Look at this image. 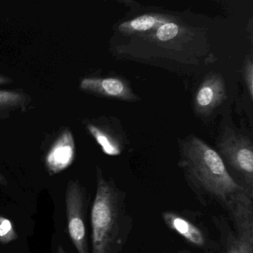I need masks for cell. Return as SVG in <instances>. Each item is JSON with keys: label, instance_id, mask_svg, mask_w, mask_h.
Returning <instances> with one entry per match:
<instances>
[{"label": "cell", "instance_id": "6da1fadb", "mask_svg": "<svg viewBox=\"0 0 253 253\" xmlns=\"http://www.w3.org/2000/svg\"><path fill=\"white\" fill-rule=\"evenodd\" d=\"M95 197L91 211L90 253H121L132 228L126 204V194L113 179H106L101 169H96Z\"/></svg>", "mask_w": 253, "mask_h": 253}, {"label": "cell", "instance_id": "7a4b0ae2", "mask_svg": "<svg viewBox=\"0 0 253 253\" xmlns=\"http://www.w3.org/2000/svg\"><path fill=\"white\" fill-rule=\"evenodd\" d=\"M180 164L194 184L226 204L243 189L230 175L220 155L195 135L180 143Z\"/></svg>", "mask_w": 253, "mask_h": 253}, {"label": "cell", "instance_id": "3957f363", "mask_svg": "<svg viewBox=\"0 0 253 253\" xmlns=\"http://www.w3.org/2000/svg\"><path fill=\"white\" fill-rule=\"evenodd\" d=\"M89 199L88 191L79 180L68 182L65 194L68 231L78 253H90L86 231Z\"/></svg>", "mask_w": 253, "mask_h": 253}, {"label": "cell", "instance_id": "277c9868", "mask_svg": "<svg viewBox=\"0 0 253 253\" xmlns=\"http://www.w3.org/2000/svg\"><path fill=\"white\" fill-rule=\"evenodd\" d=\"M228 164L242 175L247 187L253 186V147L248 137L232 129L223 132L217 143Z\"/></svg>", "mask_w": 253, "mask_h": 253}, {"label": "cell", "instance_id": "5b68a950", "mask_svg": "<svg viewBox=\"0 0 253 253\" xmlns=\"http://www.w3.org/2000/svg\"><path fill=\"white\" fill-rule=\"evenodd\" d=\"M42 161L51 176L69 168L75 158V141L69 127L61 126L42 142Z\"/></svg>", "mask_w": 253, "mask_h": 253}, {"label": "cell", "instance_id": "8992f818", "mask_svg": "<svg viewBox=\"0 0 253 253\" xmlns=\"http://www.w3.org/2000/svg\"><path fill=\"white\" fill-rule=\"evenodd\" d=\"M253 188L247 186L231 196L229 207L237 230V241L246 253H253Z\"/></svg>", "mask_w": 253, "mask_h": 253}, {"label": "cell", "instance_id": "52a82bcc", "mask_svg": "<svg viewBox=\"0 0 253 253\" xmlns=\"http://www.w3.org/2000/svg\"><path fill=\"white\" fill-rule=\"evenodd\" d=\"M226 85L220 74H210L195 94L194 108L201 115H210L226 99Z\"/></svg>", "mask_w": 253, "mask_h": 253}, {"label": "cell", "instance_id": "ba28073f", "mask_svg": "<svg viewBox=\"0 0 253 253\" xmlns=\"http://www.w3.org/2000/svg\"><path fill=\"white\" fill-rule=\"evenodd\" d=\"M81 91L97 97L134 100V94L128 84L117 78H85L81 81Z\"/></svg>", "mask_w": 253, "mask_h": 253}, {"label": "cell", "instance_id": "9c48e42d", "mask_svg": "<svg viewBox=\"0 0 253 253\" xmlns=\"http://www.w3.org/2000/svg\"><path fill=\"white\" fill-rule=\"evenodd\" d=\"M163 219L170 229L179 234L192 245L198 247L206 245L207 240L202 231L187 219L171 211L164 212Z\"/></svg>", "mask_w": 253, "mask_h": 253}, {"label": "cell", "instance_id": "30bf717a", "mask_svg": "<svg viewBox=\"0 0 253 253\" xmlns=\"http://www.w3.org/2000/svg\"><path fill=\"white\" fill-rule=\"evenodd\" d=\"M32 100V96L22 88L0 90V121L8 119L16 111L26 112Z\"/></svg>", "mask_w": 253, "mask_h": 253}, {"label": "cell", "instance_id": "8fae6325", "mask_svg": "<svg viewBox=\"0 0 253 253\" xmlns=\"http://www.w3.org/2000/svg\"><path fill=\"white\" fill-rule=\"evenodd\" d=\"M84 124L88 132L101 146L104 153L109 155L121 154V147L115 137L99 120H85Z\"/></svg>", "mask_w": 253, "mask_h": 253}, {"label": "cell", "instance_id": "7c38bea8", "mask_svg": "<svg viewBox=\"0 0 253 253\" xmlns=\"http://www.w3.org/2000/svg\"><path fill=\"white\" fill-rule=\"evenodd\" d=\"M158 23H159V19L157 17L152 15H143L124 23L120 26V29L123 32H146L152 29Z\"/></svg>", "mask_w": 253, "mask_h": 253}, {"label": "cell", "instance_id": "4fadbf2b", "mask_svg": "<svg viewBox=\"0 0 253 253\" xmlns=\"http://www.w3.org/2000/svg\"><path fill=\"white\" fill-rule=\"evenodd\" d=\"M18 238V235L14 229L12 222L0 215V244H8Z\"/></svg>", "mask_w": 253, "mask_h": 253}, {"label": "cell", "instance_id": "5bb4252c", "mask_svg": "<svg viewBox=\"0 0 253 253\" xmlns=\"http://www.w3.org/2000/svg\"><path fill=\"white\" fill-rule=\"evenodd\" d=\"M179 32V27L174 23H165L161 25L156 32L157 38L160 41H170L177 36Z\"/></svg>", "mask_w": 253, "mask_h": 253}, {"label": "cell", "instance_id": "9a60e30c", "mask_svg": "<svg viewBox=\"0 0 253 253\" xmlns=\"http://www.w3.org/2000/svg\"><path fill=\"white\" fill-rule=\"evenodd\" d=\"M244 79L247 88L250 92V97L253 98V64L251 58L246 60L244 65Z\"/></svg>", "mask_w": 253, "mask_h": 253}, {"label": "cell", "instance_id": "2e32d148", "mask_svg": "<svg viewBox=\"0 0 253 253\" xmlns=\"http://www.w3.org/2000/svg\"><path fill=\"white\" fill-rule=\"evenodd\" d=\"M227 253H246L240 247L237 241L236 238L229 240V247H228Z\"/></svg>", "mask_w": 253, "mask_h": 253}, {"label": "cell", "instance_id": "e0dca14e", "mask_svg": "<svg viewBox=\"0 0 253 253\" xmlns=\"http://www.w3.org/2000/svg\"><path fill=\"white\" fill-rule=\"evenodd\" d=\"M13 82V80L10 77L0 74V85H8Z\"/></svg>", "mask_w": 253, "mask_h": 253}, {"label": "cell", "instance_id": "ac0fdd59", "mask_svg": "<svg viewBox=\"0 0 253 253\" xmlns=\"http://www.w3.org/2000/svg\"><path fill=\"white\" fill-rule=\"evenodd\" d=\"M7 184H8V180H7L6 177H5L4 174L0 171V185L6 186Z\"/></svg>", "mask_w": 253, "mask_h": 253}, {"label": "cell", "instance_id": "d6986e66", "mask_svg": "<svg viewBox=\"0 0 253 253\" xmlns=\"http://www.w3.org/2000/svg\"><path fill=\"white\" fill-rule=\"evenodd\" d=\"M57 253H66L63 246L60 245L57 247Z\"/></svg>", "mask_w": 253, "mask_h": 253}]
</instances>
